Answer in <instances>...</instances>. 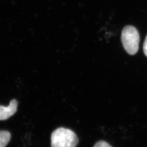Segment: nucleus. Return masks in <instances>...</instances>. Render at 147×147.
<instances>
[{
  "label": "nucleus",
  "instance_id": "20e7f679",
  "mask_svg": "<svg viewBox=\"0 0 147 147\" xmlns=\"http://www.w3.org/2000/svg\"><path fill=\"white\" fill-rule=\"evenodd\" d=\"M10 132L7 131H0V147H5L11 140Z\"/></svg>",
  "mask_w": 147,
  "mask_h": 147
},
{
  "label": "nucleus",
  "instance_id": "39448f33",
  "mask_svg": "<svg viewBox=\"0 0 147 147\" xmlns=\"http://www.w3.org/2000/svg\"><path fill=\"white\" fill-rule=\"evenodd\" d=\"M94 147H112L110 145L105 141H100L97 142L94 145Z\"/></svg>",
  "mask_w": 147,
  "mask_h": 147
},
{
  "label": "nucleus",
  "instance_id": "f257e3e1",
  "mask_svg": "<svg viewBox=\"0 0 147 147\" xmlns=\"http://www.w3.org/2000/svg\"><path fill=\"white\" fill-rule=\"evenodd\" d=\"M78 143L76 134L68 129L59 127L51 134V147H76Z\"/></svg>",
  "mask_w": 147,
  "mask_h": 147
},
{
  "label": "nucleus",
  "instance_id": "f03ea898",
  "mask_svg": "<svg viewBox=\"0 0 147 147\" xmlns=\"http://www.w3.org/2000/svg\"><path fill=\"white\" fill-rule=\"evenodd\" d=\"M121 40L123 47L130 55H135L138 50L140 34L135 27L126 26L124 27L121 34Z\"/></svg>",
  "mask_w": 147,
  "mask_h": 147
},
{
  "label": "nucleus",
  "instance_id": "7ed1b4c3",
  "mask_svg": "<svg viewBox=\"0 0 147 147\" xmlns=\"http://www.w3.org/2000/svg\"><path fill=\"white\" fill-rule=\"evenodd\" d=\"M17 107L18 101L15 99L11 100L7 107L0 106V121H5L13 116L17 111Z\"/></svg>",
  "mask_w": 147,
  "mask_h": 147
},
{
  "label": "nucleus",
  "instance_id": "423d86ee",
  "mask_svg": "<svg viewBox=\"0 0 147 147\" xmlns=\"http://www.w3.org/2000/svg\"><path fill=\"white\" fill-rule=\"evenodd\" d=\"M143 49L144 53L145 54V55L147 57V36L146 37L144 42V44H143Z\"/></svg>",
  "mask_w": 147,
  "mask_h": 147
}]
</instances>
